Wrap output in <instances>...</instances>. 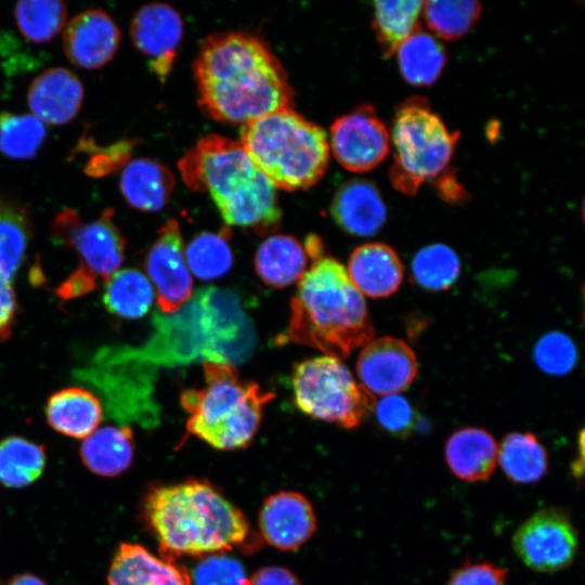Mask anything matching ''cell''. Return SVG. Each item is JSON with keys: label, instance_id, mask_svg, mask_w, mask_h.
<instances>
[{"label": "cell", "instance_id": "b9f144b4", "mask_svg": "<svg viewBox=\"0 0 585 585\" xmlns=\"http://www.w3.org/2000/svg\"><path fill=\"white\" fill-rule=\"evenodd\" d=\"M507 570L491 562L470 561L458 567L446 585H506Z\"/></svg>", "mask_w": 585, "mask_h": 585}, {"label": "cell", "instance_id": "d590c367", "mask_svg": "<svg viewBox=\"0 0 585 585\" xmlns=\"http://www.w3.org/2000/svg\"><path fill=\"white\" fill-rule=\"evenodd\" d=\"M415 282L430 291L448 289L458 278L460 262L456 252L444 244L428 245L413 258Z\"/></svg>", "mask_w": 585, "mask_h": 585}, {"label": "cell", "instance_id": "2e32d148", "mask_svg": "<svg viewBox=\"0 0 585 585\" xmlns=\"http://www.w3.org/2000/svg\"><path fill=\"white\" fill-rule=\"evenodd\" d=\"M356 372L368 392L386 396L411 386L417 375V360L403 340L381 337L369 341L361 351Z\"/></svg>", "mask_w": 585, "mask_h": 585}, {"label": "cell", "instance_id": "7402d4cb", "mask_svg": "<svg viewBox=\"0 0 585 585\" xmlns=\"http://www.w3.org/2000/svg\"><path fill=\"white\" fill-rule=\"evenodd\" d=\"M347 273L362 295L385 298L400 287L403 265L393 248L382 243H369L353 250Z\"/></svg>", "mask_w": 585, "mask_h": 585}, {"label": "cell", "instance_id": "bcb514c9", "mask_svg": "<svg viewBox=\"0 0 585 585\" xmlns=\"http://www.w3.org/2000/svg\"><path fill=\"white\" fill-rule=\"evenodd\" d=\"M438 187L447 200H456V198L463 196V191L453 176H443L438 183Z\"/></svg>", "mask_w": 585, "mask_h": 585}, {"label": "cell", "instance_id": "8992f818", "mask_svg": "<svg viewBox=\"0 0 585 585\" xmlns=\"http://www.w3.org/2000/svg\"><path fill=\"white\" fill-rule=\"evenodd\" d=\"M203 368L205 385L180 395L188 414L187 432L217 450L246 447L259 429L263 406L274 394L243 379L233 364L204 362Z\"/></svg>", "mask_w": 585, "mask_h": 585}, {"label": "cell", "instance_id": "8d00e7d4", "mask_svg": "<svg viewBox=\"0 0 585 585\" xmlns=\"http://www.w3.org/2000/svg\"><path fill=\"white\" fill-rule=\"evenodd\" d=\"M47 129L32 114L0 112V152L12 159H30L38 153Z\"/></svg>", "mask_w": 585, "mask_h": 585}, {"label": "cell", "instance_id": "ba28073f", "mask_svg": "<svg viewBox=\"0 0 585 585\" xmlns=\"http://www.w3.org/2000/svg\"><path fill=\"white\" fill-rule=\"evenodd\" d=\"M458 139L459 132L451 131L426 99L405 100L395 108L390 133L393 187L407 195L417 193L426 181L444 171Z\"/></svg>", "mask_w": 585, "mask_h": 585}, {"label": "cell", "instance_id": "7dc6e473", "mask_svg": "<svg viewBox=\"0 0 585 585\" xmlns=\"http://www.w3.org/2000/svg\"><path fill=\"white\" fill-rule=\"evenodd\" d=\"M583 451H584V432L581 430L578 438V454L580 458L575 459L571 466L573 477L578 480L583 474Z\"/></svg>", "mask_w": 585, "mask_h": 585}, {"label": "cell", "instance_id": "e575fe53", "mask_svg": "<svg viewBox=\"0 0 585 585\" xmlns=\"http://www.w3.org/2000/svg\"><path fill=\"white\" fill-rule=\"evenodd\" d=\"M227 230L196 235L185 251L188 270L200 280H212L227 273L233 263Z\"/></svg>", "mask_w": 585, "mask_h": 585}, {"label": "cell", "instance_id": "f35d334b", "mask_svg": "<svg viewBox=\"0 0 585 585\" xmlns=\"http://www.w3.org/2000/svg\"><path fill=\"white\" fill-rule=\"evenodd\" d=\"M576 348L569 336L550 332L541 337L534 348L536 365L550 375H564L575 366Z\"/></svg>", "mask_w": 585, "mask_h": 585}, {"label": "cell", "instance_id": "5bb4252c", "mask_svg": "<svg viewBox=\"0 0 585 585\" xmlns=\"http://www.w3.org/2000/svg\"><path fill=\"white\" fill-rule=\"evenodd\" d=\"M144 265L161 312L172 314L192 298L193 281L177 220L170 219L159 229Z\"/></svg>", "mask_w": 585, "mask_h": 585}, {"label": "cell", "instance_id": "e0dca14e", "mask_svg": "<svg viewBox=\"0 0 585 585\" xmlns=\"http://www.w3.org/2000/svg\"><path fill=\"white\" fill-rule=\"evenodd\" d=\"M120 31L114 20L101 9L77 14L64 27L63 50L77 67L98 69L115 55Z\"/></svg>", "mask_w": 585, "mask_h": 585}, {"label": "cell", "instance_id": "ffe728a7", "mask_svg": "<svg viewBox=\"0 0 585 585\" xmlns=\"http://www.w3.org/2000/svg\"><path fill=\"white\" fill-rule=\"evenodd\" d=\"M330 211L336 224L354 236H373L384 226L387 209L378 188L369 181L352 180L336 192Z\"/></svg>", "mask_w": 585, "mask_h": 585}, {"label": "cell", "instance_id": "d6986e66", "mask_svg": "<svg viewBox=\"0 0 585 585\" xmlns=\"http://www.w3.org/2000/svg\"><path fill=\"white\" fill-rule=\"evenodd\" d=\"M79 78L64 67H51L40 73L27 91L31 114L49 125H65L79 113L83 101Z\"/></svg>", "mask_w": 585, "mask_h": 585}, {"label": "cell", "instance_id": "277c9868", "mask_svg": "<svg viewBox=\"0 0 585 585\" xmlns=\"http://www.w3.org/2000/svg\"><path fill=\"white\" fill-rule=\"evenodd\" d=\"M144 515L167 559L227 552L252 540L245 515L204 480L153 489Z\"/></svg>", "mask_w": 585, "mask_h": 585}, {"label": "cell", "instance_id": "ab89813d", "mask_svg": "<svg viewBox=\"0 0 585 585\" xmlns=\"http://www.w3.org/2000/svg\"><path fill=\"white\" fill-rule=\"evenodd\" d=\"M243 564L226 552L204 556L194 569V585H248Z\"/></svg>", "mask_w": 585, "mask_h": 585}, {"label": "cell", "instance_id": "9c48e42d", "mask_svg": "<svg viewBox=\"0 0 585 585\" xmlns=\"http://www.w3.org/2000/svg\"><path fill=\"white\" fill-rule=\"evenodd\" d=\"M294 401L304 414L352 429L373 412L374 395L358 384L339 359L318 356L295 365Z\"/></svg>", "mask_w": 585, "mask_h": 585}, {"label": "cell", "instance_id": "f6af8a7d", "mask_svg": "<svg viewBox=\"0 0 585 585\" xmlns=\"http://www.w3.org/2000/svg\"><path fill=\"white\" fill-rule=\"evenodd\" d=\"M248 585H301L297 576L289 570L268 566L259 569L248 580Z\"/></svg>", "mask_w": 585, "mask_h": 585}, {"label": "cell", "instance_id": "60d3db41", "mask_svg": "<svg viewBox=\"0 0 585 585\" xmlns=\"http://www.w3.org/2000/svg\"><path fill=\"white\" fill-rule=\"evenodd\" d=\"M375 406L378 424L387 433L403 439L415 429L416 415L405 398L386 395Z\"/></svg>", "mask_w": 585, "mask_h": 585}, {"label": "cell", "instance_id": "484cf974", "mask_svg": "<svg viewBox=\"0 0 585 585\" xmlns=\"http://www.w3.org/2000/svg\"><path fill=\"white\" fill-rule=\"evenodd\" d=\"M308 259L304 246L294 236L271 235L257 249L255 269L266 285L283 288L301 278Z\"/></svg>", "mask_w": 585, "mask_h": 585}, {"label": "cell", "instance_id": "ee69618b", "mask_svg": "<svg viewBox=\"0 0 585 585\" xmlns=\"http://www.w3.org/2000/svg\"><path fill=\"white\" fill-rule=\"evenodd\" d=\"M95 286L96 280L77 268L56 288V295L63 300L75 299L89 294Z\"/></svg>", "mask_w": 585, "mask_h": 585}, {"label": "cell", "instance_id": "c3c4849f", "mask_svg": "<svg viewBox=\"0 0 585 585\" xmlns=\"http://www.w3.org/2000/svg\"><path fill=\"white\" fill-rule=\"evenodd\" d=\"M10 585H44L42 581L30 574L16 576Z\"/></svg>", "mask_w": 585, "mask_h": 585}, {"label": "cell", "instance_id": "3957f363", "mask_svg": "<svg viewBox=\"0 0 585 585\" xmlns=\"http://www.w3.org/2000/svg\"><path fill=\"white\" fill-rule=\"evenodd\" d=\"M304 249L311 264L291 298L288 337L328 356L347 358L374 337L365 300L317 235L307 236Z\"/></svg>", "mask_w": 585, "mask_h": 585}, {"label": "cell", "instance_id": "4316f807", "mask_svg": "<svg viewBox=\"0 0 585 585\" xmlns=\"http://www.w3.org/2000/svg\"><path fill=\"white\" fill-rule=\"evenodd\" d=\"M133 434L129 426H106L93 431L81 444L83 464L102 477L125 471L133 459Z\"/></svg>", "mask_w": 585, "mask_h": 585}, {"label": "cell", "instance_id": "83f0119b", "mask_svg": "<svg viewBox=\"0 0 585 585\" xmlns=\"http://www.w3.org/2000/svg\"><path fill=\"white\" fill-rule=\"evenodd\" d=\"M497 461L505 476L517 484L538 482L547 472L545 446L531 432H510L498 446Z\"/></svg>", "mask_w": 585, "mask_h": 585}, {"label": "cell", "instance_id": "52a82bcc", "mask_svg": "<svg viewBox=\"0 0 585 585\" xmlns=\"http://www.w3.org/2000/svg\"><path fill=\"white\" fill-rule=\"evenodd\" d=\"M239 143L276 190L311 187L324 176L329 162L326 132L292 107L242 126Z\"/></svg>", "mask_w": 585, "mask_h": 585}, {"label": "cell", "instance_id": "8fae6325", "mask_svg": "<svg viewBox=\"0 0 585 585\" xmlns=\"http://www.w3.org/2000/svg\"><path fill=\"white\" fill-rule=\"evenodd\" d=\"M106 208L98 219L84 222L73 209L62 210L53 220L52 234L57 244L73 248L80 260L78 269L104 282L123 261L126 240Z\"/></svg>", "mask_w": 585, "mask_h": 585}, {"label": "cell", "instance_id": "7a4b0ae2", "mask_svg": "<svg viewBox=\"0 0 585 585\" xmlns=\"http://www.w3.org/2000/svg\"><path fill=\"white\" fill-rule=\"evenodd\" d=\"M153 326L142 346H116L121 356L152 370L196 360L234 365L251 354L256 342L237 298L216 287L199 289L172 314H155Z\"/></svg>", "mask_w": 585, "mask_h": 585}, {"label": "cell", "instance_id": "f1b7e54d", "mask_svg": "<svg viewBox=\"0 0 585 585\" xmlns=\"http://www.w3.org/2000/svg\"><path fill=\"white\" fill-rule=\"evenodd\" d=\"M395 53L403 78L416 87L432 84L446 63L445 50L440 41L420 29L410 36Z\"/></svg>", "mask_w": 585, "mask_h": 585}, {"label": "cell", "instance_id": "9a60e30c", "mask_svg": "<svg viewBox=\"0 0 585 585\" xmlns=\"http://www.w3.org/2000/svg\"><path fill=\"white\" fill-rule=\"evenodd\" d=\"M182 36L181 15L161 2L141 6L130 24L133 46L148 58L150 69L160 81L168 77L173 66Z\"/></svg>", "mask_w": 585, "mask_h": 585}, {"label": "cell", "instance_id": "cb8c5ba5", "mask_svg": "<svg viewBox=\"0 0 585 585\" xmlns=\"http://www.w3.org/2000/svg\"><path fill=\"white\" fill-rule=\"evenodd\" d=\"M172 172L150 158H135L123 168L119 188L126 202L134 209L155 212L168 204L174 190Z\"/></svg>", "mask_w": 585, "mask_h": 585}, {"label": "cell", "instance_id": "30bf717a", "mask_svg": "<svg viewBox=\"0 0 585 585\" xmlns=\"http://www.w3.org/2000/svg\"><path fill=\"white\" fill-rule=\"evenodd\" d=\"M74 376L99 393L106 416L121 426L151 428L159 422L153 395L156 372L120 356L113 346L100 348Z\"/></svg>", "mask_w": 585, "mask_h": 585}, {"label": "cell", "instance_id": "4dcf8cb0", "mask_svg": "<svg viewBox=\"0 0 585 585\" xmlns=\"http://www.w3.org/2000/svg\"><path fill=\"white\" fill-rule=\"evenodd\" d=\"M422 3V1L412 0L374 3L373 27L385 56L395 53L398 48L419 29L418 20Z\"/></svg>", "mask_w": 585, "mask_h": 585}, {"label": "cell", "instance_id": "7c38bea8", "mask_svg": "<svg viewBox=\"0 0 585 585\" xmlns=\"http://www.w3.org/2000/svg\"><path fill=\"white\" fill-rule=\"evenodd\" d=\"M512 547L531 570L552 573L572 564L577 554L578 534L566 510L546 507L519 525L512 536Z\"/></svg>", "mask_w": 585, "mask_h": 585}, {"label": "cell", "instance_id": "5b68a950", "mask_svg": "<svg viewBox=\"0 0 585 585\" xmlns=\"http://www.w3.org/2000/svg\"><path fill=\"white\" fill-rule=\"evenodd\" d=\"M192 191L206 192L229 226L271 234L281 225L276 188L255 166L239 141L208 134L178 164Z\"/></svg>", "mask_w": 585, "mask_h": 585}, {"label": "cell", "instance_id": "44dd1931", "mask_svg": "<svg viewBox=\"0 0 585 585\" xmlns=\"http://www.w3.org/2000/svg\"><path fill=\"white\" fill-rule=\"evenodd\" d=\"M109 585H192L187 571L138 544H121L108 574Z\"/></svg>", "mask_w": 585, "mask_h": 585}, {"label": "cell", "instance_id": "6da1fadb", "mask_svg": "<svg viewBox=\"0 0 585 585\" xmlns=\"http://www.w3.org/2000/svg\"><path fill=\"white\" fill-rule=\"evenodd\" d=\"M198 103L212 119L246 125L292 107L294 92L280 60L257 36L227 31L207 37L194 61Z\"/></svg>", "mask_w": 585, "mask_h": 585}, {"label": "cell", "instance_id": "ac0fdd59", "mask_svg": "<svg viewBox=\"0 0 585 585\" xmlns=\"http://www.w3.org/2000/svg\"><path fill=\"white\" fill-rule=\"evenodd\" d=\"M259 529L263 540L281 550L301 547L315 532L316 518L310 502L292 491L270 495L259 514Z\"/></svg>", "mask_w": 585, "mask_h": 585}, {"label": "cell", "instance_id": "603a6c76", "mask_svg": "<svg viewBox=\"0 0 585 585\" xmlns=\"http://www.w3.org/2000/svg\"><path fill=\"white\" fill-rule=\"evenodd\" d=\"M498 446L490 432L465 427L446 440L444 454L451 472L460 480L479 482L489 479L497 463Z\"/></svg>", "mask_w": 585, "mask_h": 585}, {"label": "cell", "instance_id": "836d02e7", "mask_svg": "<svg viewBox=\"0 0 585 585\" xmlns=\"http://www.w3.org/2000/svg\"><path fill=\"white\" fill-rule=\"evenodd\" d=\"M67 6L58 0L20 1L14 6L18 30L34 43L50 41L65 26Z\"/></svg>", "mask_w": 585, "mask_h": 585}, {"label": "cell", "instance_id": "1f68e13d", "mask_svg": "<svg viewBox=\"0 0 585 585\" xmlns=\"http://www.w3.org/2000/svg\"><path fill=\"white\" fill-rule=\"evenodd\" d=\"M31 234L26 209L0 195V273L11 282L24 260Z\"/></svg>", "mask_w": 585, "mask_h": 585}, {"label": "cell", "instance_id": "74e56055", "mask_svg": "<svg viewBox=\"0 0 585 585\" xmlns=\"http://www.w3.org/2000/svg\"><path fill=\"white\" fill-rule=\"evenodd\" d=\"M422 13L428 27L438 36L453 40L464 36L479 18L478 1H426Z\"/></svg>", "mask_w": 585, "mask_h": 585}, {"label": "cell", "instance_id": "4fadbf2b", "mask_svg": "<svg viewBox=\"0 0 585 585\" xmlns=\"http://www.w3.org/2000/svg\"><path fill=\"white\" fill-rule=\"evenodd\" d=\"M328 144L336 160L352 172L374 169L391 147L390 132L369 104L337 118L330 127Z\"/></svg>", "mask_w": 585, "mask_h": 585}, {"label": "cell", "instance_id": "d6a6232c", "mask_svg": "<svg viewBox=\"0 0 585 585\" xmlns=\"http://www.w3.org/2000/svg\"><path fill=\"white\" fill-rule=\"evenodd\" d=\"M46 464L43 447L20 437L0 442V482L21 487L32 483L42 473Z\"/></svg>", "mask_w": 585, "mask_h": 585}, {"label": "cell", "instance_id": "d4e9b609", "mask_svg": "<svg viewBox=\"0 0 585 585\" xmlns=\"http://www.w3.org/2000/svg\"><path fill=\"white\" fill-rule=\"evenodd\" d=\"M48 424L57 432L82 439L96 430L103 418L99 396L81 387L54 392L47 402Z\"/></svg>", "mask_w": 585, "mask_h": 585}, {"label": "cell", "instance_id": "f546056e", "mask_svg": "<svg viewBox=\"0 0 585 585\" xmlns=\"http://www.w3.org/2000/svg\"><path fill=\"white\" fill-rule=\"evenodd\" d=\"M154 300V290L146 276L136 269H123L105 281L103 304L118 317L134 320L145 315Z\"/></svg>", "mask_w": 585, "mask_h": 585}, {"label": "cell", "instance_id": "7bdbcfd3", "mask_svg": "<svg viewBox=\"0 0 585 585\" xmlns=\"http://www.w3.org/2000/svg\"><path fill=\"white\" fill-rule=\"evenodd\" d=\"M16 314L17 302L12 282L0 273V341L12 335Z\"/></svg>", "mask_w": 585, "mask_h": 585}]
</instances>
